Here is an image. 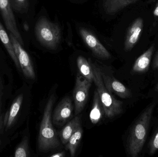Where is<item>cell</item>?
Segmentation results:
<instances>
[{
    "label": "cell",
    "instance_id": "1",
    "mask_svg": "<svg viewBox=\"0 0 158 157\" xmlns=\"http://www.w3.org/2000/svg\"><path fill=\"white\" fill-rule=\"evenodd\" d=\"M28 90L24 84L10 98L1 124V133L11 137L12 140L19 135L20 127L27 114Z\"/></svg>",
    "mask_w": 158,
    "mask_h": 157
},
{
    "label": "cell",
    "instance_id": "2",
    "mask_svg": "<svg viewBox=\"0 0 158 157\" xmlns=\"http://www.w3.org/2000/svg\"><path fill=\"white\" fill-rule=\"evenodd\" d=\"M155 107V103L148 105L135 121L131 129L127 141V150L131 157H138L143 150Z\"/></svg>",
    "mask_w": 158,
    "mask_h": 157
},
{
    "label": "cell",
    "instance_id": "3",
    "mask_svg": "<svg viewBox=\"0 0 158 157\" xmlns=\"http://www.w3.org/2000/svg\"><path fill=\"white\" fill-rule=\"evenodd\" d=\"M55 97L52 95L45 105L41 122L38 140V148L41 152H48L60 145L57 134L53 126L52 112Z\"/></svg>",
    "mask_w": 158,
    "mask_h": 157
},
{
    "label": "cell",
    "instance_id": "4",
    "mask_svg": "<svg viewBox=\"0 0 158 157\" xmlns=\"http://www.w3.org/2000/svg\"><path fill=\"white\" fill-rule=\"evenodd\" d=\"M94 72V82L97 87V91L100 98L104 112L108 118H114L119 115L123 111V103L116 99L106 88L101 75L100 69L95 65H92Z\"/></svg>",
    "mask_w": 158,
    "mask_h": 157
},
{
    "label": "cell",
    "instance_id": "5",
    "mask_svg": "<svg viewBox=\"0 0 158 157\" xmlns=\"http://www.w3.org/2000/svg\"><path fill=\"white\" fill-rule=\"evenodd\" d=\"M35 35L39 42L50 49H56L62 38L61 30L59 26L45 17H41L36 23Z\"/></svg>",
    "mask_w": 158,
    "mask_h": 157
},
{
    "label": "cell",
    "instance_id": "6",
    "mask_svg": "<svg viewBox=\"0 0 158 157\" xmlns=\"http://www.w3.org/2000/svg\"><path fill=\"white\" fill-rule=\"evenodd\" d=\"M13 77L12 72L0 63V133L1 124L4 115L7 102L12 96Z\"/></svg>",
    "mask_w": 158,
    "mask_h": 157
},
{
    "label": "cell",
    "instance_id": "7",
    "mask_svg": "<svg viewBox=\"0 0 158 157\" xmlns=\"http://www.w3.org/2000/svg\"><path fill=\"white\" fill-rule=\"evenodd\" d=\"M9 35L20 66L21 75L27 80H35L36 73L29 54L23 48V45L12 34L9 33Z\"/></svg>",
    "mask_w": 158,
    "mask_h": 157
},
{
    "label": "cell",
    "instance_id": "8",
    "mask_svg": "<svg viewBox=\"0 0 158 157\" xmlns=\"http://www.w3.org/2000/svg\"><path fill=\"white\" fill-rule=\"evenodd\" d=\"M91 84L92 83L82 76H77L73 91L76 115L79 114L85 106Z\"/></svg>",
    "mask_w": 158,
    "mask_h": 157
},
{
    "label": "cell",
    "instance_id": "9",
    "mask_svg": "<svg viewBox=\"0 0 158 157\" xmlns=\"http://www.w3.org/2000/svg\"><path fill=\"white\" fill-rule=\"evenodd\" d=\"M0 12L9 33L12 34L23 45V39L18 28L13 9L9 0H0Z\"/></svg>",
    "mask_w": 158,
    "mask_h": 157
},
{
    "label": "cell",
    "instance_id": "10",
    "mask_svg": "<svg viewBox=\"0 0 158 157\" xmlns=\"http://www.w3.org/2000/svg\"><path fill=\"white\" fill-rule=\"evenodd\" d=\"M79 32L84 42L96 56L104 59L110 58L111 55L109 52L90 30L84 28H81Z\"/></svg>",
    "mask_w": 158,
    "mask_h": 157
},
{
    "label": "cell",
    "instance_id": "11",
    "mask_svg": "<svg viewBox=\"0 0 158 157\" xmlns=\"http://www.w3.org/2000/svg\"><path fill=\"white\" fill-rule=\"evenodd\" d=\"M73 107L72 100L69 97L63 99L56 108L52 122L56 125L62 126L71 117Z\"/></svg>",
    "mask_w": 158,
    "mask_h": 157
},
{
    "label": "cell",
    "instance_id": "12",
    "mask_svg": "<svg viewBox=\"0 0 158 157\" xmlns=\"http://www.w3.org/2000/svg\"><path fill=\"white\" fill-rule=\"evenodd\" d=\"M143 21L141 18H136L129 27L124 42V49L126 51H131L136 45L143 32Z\"/></svg>",
    "mask_w": 158,
    "mask_h": 157
},
{
    "label": "cell",
    "instance_id": "13",
    "mask_svg": "<svg viewBox=\"0 0 158 157\" xmlns=\"http://www.w3.org/2000/svg\"><path fill=\"white\" fill-rule=\"evenodd\" d=\"M101 75L106 88L110 93H115L122 99H127L131 96V90L126 88L122 83L102 72Z\"/></svg>",
    "mask_w": 158,
    "mask_h": 157
},
{
    "label": "cell",
    "instance_id": "14",
    "mask_svg": "<svg viewBox=\"0 0 158 157\" xmlns=\"http://www.w3.org/2000/svg\"><path fill=\"white\" fill-rule=\"evenodd\" d=\"M155 48V45L153 44L136 59L132 67L134 73H143L148 71Z\"/></svg>",
    "mask_w": 158,
    "mask_h": 157
},
{
    "label": "cell",
    "instance_id": "15",
    "mask_svg": "<svg viewBox=\"0 0 158 157\" xmlns=\"http://www.w3.org/2000/svg\"><path fill=\"white\" fill-rule=\"evenodd\" d=\"M29 133L28 127L22 131L21 138L14 149V157H30L32 156L30 146Z\"/></svg>",
    "mask_w": 158,
    "mask_h": 157
},
{
    "label": "cell",
    "instance_id": "16",
    "mask_svg": "<svg viewBox=\"0 0 158 157\" xmlns=\"http://www.w3.org/2000/svg\"><path fill=\"white\" fill-rule=\"evenodd\" d=\"M0 39L2 41V43L4 46L5 48L6 49L8 54L10 56V58L12 59L16 68L19 74H21V70H20V66L19 64L18 61L17 59L14 47L13 44L11 42L9 35L7 34L5 28L0 21Z\"/></svg>",
    "mask_w": 158,
    "mask_h": 157
},
{
    "label": "cell",
    "instance_id": "17",
    "mask_svg": "<svg viewBox=\"0 0 158 157\" xmlns=\"http://www.w3.org/2000/svg\"><path fill=\"white\" fill-rule=\"evenodd\" d=\"M138 0H104L103 7L106 14L113 15Z\"/></svg>",
    "mask_w": 158,
    "mask_h": 157
},
{
    "label": "cell",
    "instance_id": "18",
    "mask_svg": "<svg viewBox=\"0 0 158 157\" xmlns=\"http://www.w3.org/2000/svg\"><path fill=\"white\" fill-rule=\"evenodd\" d=\"M104 113L105 112L100 98L97 91L95 90L94 94L93 107L89 116L92 123L93 124L98 123L102 119Z\"/></svg>",
    "mask_w": 158,
    "mask_h": 157
},
{
    "label": "cell",
    "instance_id": "19",
    "mask_svg": "<svg viewBox=\"0 0 158 157\" xmlns=\"http://www.w3.org/2000/svg\"><path fill=\"white\" fill-rule=\"evenodd\" d=\"M81 125V120L79 116L75 117L69 121L60 132L59 136L61 142L64 144H66L70 137Z\"/></svg>",
    "mask_w": 158,
    "mask_h": 157
},
{
    "label": "cell",
    "instance_id": "20",
    "mask_svg": "<svg viewBox=\"0 0 158 157\" xmlns=\"http://www.w3.org/2000/svg\"><path fill=\"white\" fill-rule=\"evenodd\" d=\"M77 65L79 73L90 83L94 81L93 68L89 62L83 56H79L77 59Z\"/></svg>",
    "mask_w": 158,
    "mask_h": 157
},
{
    "label": "cell",
    "instance_id": "21",
    "mask_svg": "<svg viewBox=\"0 0 158 157\" xmlns=\"http://www.w3.org/2000/svg\"><path fill=\"white\" fill-rule=\"evenodd\" d=\"M82 135L83 129L81 124L70 137V139L66 144V149L70 152L71 157H74L76 155L77 149L81 140Z\"/></svg>",
    "mask_w": 158,
    "mask_h": 157
},
{
    "label": "cell",
    "instance_id": "22",
    "mask_svg": "<svg viewBox=\"0 0 158 157\" xmlns=\"http://www.w3.org/2000/svg\"><path fill=\"white\" fill-rule=\"evenodd\" d=\"M14 11L17 13L24 14L28 11L29 0H9Z\"/></svg>",
    "mask_w": 158,
    "mask_h": 157
},
{
    "label": "cell",
    "instance_id": "23",
    "mask_svg": "<svg viewBox=\"0 0 158 157\" xmlns=\"http://www.w3.org/2000/svg\"><path fill=\"white\" fill-rule=\"evenodd\" d=\"M158 151V126L149 143V154L152 156Z\"/></svg>",
    "mask_w": 158,
    "mask_h": 157
},
{
    "label": "cell",
    "instance_id": "24",
    "mask_svg": "<svg viewBox=\"0 0 158 157\" xmlns=\"http://www.w3.org/2000/svg\"><path fill=\"white\" fill-rule=\"evenodd\" d=\"M12 140L9 136L4 134L0 133V153L2 152L11 144Z\"/></svg>",
    "mask_w": 158,
    "mask_h": 157
},
{
    "label": "cell",
    "instance_id": "25",
    "mask_svg": "<svg viewBox=\"0 0 158 157\" xmlns=\"http://www.w3.org/2000/svg\"><path fill=\"white\" fill-rule=\"evenodd\" d=\"M153 68L154 70H158V50L156 53L153 60Z\"/></svg>",
    "mask_w": 158,
    "mask_h": 157
},
{
    "label": "cell",
    "instance_id": "26",
    "mask_svg": "<svg viewBox=\"0 0 158 157\" xmlns=\"http://www.w3.org/2000/svg\"><path fill=\"white\" fill-rule=\"evenodd\" d=\"M65 156V153L64 152H60V153H56L55 155H52L51 157H63Z\"/></svg>",
    "mask_w": 158,
    "mask_h": 157
},
{
    "label": "cell",
    "instance_id": "27",
    "mask_svg": "<svg viewBox=\"0 0 158 157\" xmlns=\"http://www.w3.org/2000/svg\"><path fill=\"white\" fill-rule=\"evenodd\" d=\"M154 14L156 16L158 17V2L157 3L156 6V8L154 10Z\"/></svg>",
    "mask_w": 158,
    "mask_h": 157
},
{
    "label": "cell",
    "instance_id": "28",
    "mask_svg": "<svg viewBox=\"0 0 158 157\" xmlns=\"http://www.w3.org/2000/svg\"><path fill=\"white\" fill-rule=\"evenodd\" d=\"M156 91L157 92L158 94V83L157 84L156 86Z\"/></svg>",
    "mask_w": 158,
    "mask_h": 157
}]
</instances>
